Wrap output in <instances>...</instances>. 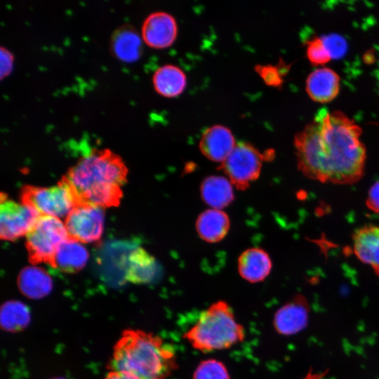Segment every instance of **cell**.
I'll return each mask as SVG.
<instances>
[{
	"label": "cell",
	"instance_id": "16",
	"mask_svg": "<svg viewBox=\"0 0 379 379\" xmlns=\"http://www.w3.org/2000/svg\"><path fill=\"white\" fill-rule=\"evenodd\" d=\"M340 90V77L333 69L323 67L314 70L306 80V91L316 102L334 99Z\"/></svg>",
	"mask_w": 379,
	"mask_h": 379
},
{
	"label": "cell",
	"instance_id": "22",
	"mask_svg": "<svg viewBox=\"0 0 379 379\" xmlns=\"http://www.w3.org/2000/svg\"><path fill=\"white\" fill-rule=\"evenodd\" d=\"M18 285L21 293L29 298H41L52 288L51 277L43 269L27 267L18 275Z\"/></svg>",
	"mask_w": 379,
	"mask_h": 379
},
{
	"label": "cell",
	"instance_id": "4",
	"mask_svg": "<svg viewBox=\"0 0 379 379\" xmlns=\"http://www.w3.org/2000/svg\"><path fill=\"white\" fill-rule=\"evenodd\" d=\"M195 349L211 352L227 349L245 337L244 327L234 317L230 306L218 300L203 311L197 323L183 336Z\"/></svg>",
	"mask_w": 379,
	"mask_h": 379
},
{
	"label": "cell",
	"instance_id": "20",
	"mask_svg": "<svg viewBox=\"0 0 379 379\" xmlns=\"http://www.w3.org/2000/svg\"><path fill=\"white\" fill-rule=\"evenodd\" d=\"M200 193L204 202L215 209L227 207L234 199L232 184L220 175L206 177L201 184Z\"/></svg>",
	"mask_w": 379,
	"mask_h": 379
},
{
	"label": "cell",
	"instance_id": "24",
	"mask_svg": "<svg viewBox=\"0 0 379 379\" xmlns=\"http://www.w3.org/2000/svg\"><path fill=\"white\" fill-rule=\"evenodd\" d=\"M193 379H230V375L222 362L215 359H207L199 364Z\"/></svg>",
	"mask_w": 379,
	"mask_h": 379
},
{
	"label": "cell",
	"instance_id": "14",
	"mask_svg": "<svg viewBox=\"0 0 379 379\" xmlns=\"http://www.w3.org/2000/svg\"><path fill=\"white\" fill-rule=\"evenodd\" d=\"M272 267L271 258L264 249L254 247L243 251L238 258L240 276L251 283L263 281L270 274Z\"/></svg>",
	"mask_w": 379,
	"mask_h": 379
},
{
	"label": "cell",
	"instance_id": "25",
	"mask_svg": "<svg viewBox=\"0 0 379 379\" xmlns=\"http://www.w3.org/2000/svg\"><path fill=\"white\" fill-rule=\"evenodd\" d=\"M306 53L310 62L315 65L325 64L331 59L321 38L310 39L307 44Z\"/></svg>",
	"mask_w": 379,
	"mask_h": 379
},
{
	"label": "cell",
	"instance_id": "13",
	"mask_svg": "<svg viewBox=\"0 0 379 379\" xmlns=\"http://www.w3.org/2000/svg\"><path fill=\"white\" fill-rule=\"evenodd\" d=\"M352 244L357 258L379 277V226L366 225L358 228L352 235Z\"/></svg>",
	"mask_w": 379,
	"mask_h": 379
},
{
	"label": "cell",
	"instance_id": "8",
	"mask_svg": "<svg viewBox=\"0 0 379 379\" xmlns=\"http://www.w3.org/2000/svg\"><path fill=\"white\" fill-rule=\"evenodd\" d=\"M102 208L78 204L71 210L65 220L69 238L80 243H93L100 240L103 232Z\"/></svg>",
	"mask_w": 379,
	"mask_h": 379
},
{
	"label": "cell",
	"instance_id": "23",
	"mask_svg": "<svg viewBox=\"0 0 379 379\" xmlns=\"http://www.w3.org/2000/svg\"><path fill=\"white\" fill-rule=\"evenodd\" d=\"M29 321V310L22 302L11 300L1 306V326L5 331H21L28 325Z\"/></svg>",
	"mask_w": 379,
	"mask_h": 379
},
{
	"label": "cell",
	"instance_id": "5",
	"mask_svg": "<svg viewBox=\"0 0 379 379\" xmlns=\"http://www.w3.org/2000/svg\"><path fill=\"white\" fill-rule=\"evenodd\" d=\"M25 237L29 261L51 265L58 248L69 237L60 218L41 215Z\"/></svg>",
	"mask_w": 379,
	"mask_h": 379
},
{
	"label": "cell",
	"instance_id": "32",
	"mask_svg": "<svg viewBox=\"0 0 379 379\" xmlns=\"http://www.w3.org/2000/svg\"><path fill=\"white\" fill-rule=\"evenodd\" d=\"M53 379H65V378H53Z\"/></svg>",
	"mask_w": 379,
	"mask_h": 379
},
{
	"label": "cell",
	"instance_id": "29",
	"mask_svg": "<svg viewBox=\"0 0 379 379\" xmlns=\"http://www.w3.org/2000/svg\"><path fill=\"white\" fill-rule=\"evenodd\" d=\"M366 205L371 211L379 213V181L371 187L366 200Z\"/></svg>",
	"mask_w": 379,
	"mask_h": 379
},
{
	"label": "cell",
	"instance_id": "15",
	"mask_svg": "<svg viewBox=\"0 0 379 379\" xmlns=\"http://www.w3.org/2000/svg\"><path fill=\"white\" fill-rule=\"evenodd\" d=\"M136 29L126 24L116 29L110 39V51L121 61L132 62L141 55L142 40Z\"/></svg>",
	"mask_w": 379,
	"mask_h": 379
},
{
	"label": "cell",
	"instance_id": "26",
	"mask_svg": "<svg viewBox=\"0 0 379 379\" xmlns=\"http://www.w3.org/2000/svg\"><path fill=\"white\" fill-rule=\"evenodd\" d=\"M321 39L331 58H341L346 53L347 44L340 35L330 34L323 36Z\"/></svg>",
	"mask_w": 379,
	"mask_h": 379
},
{
	"label": "cell",
	"instance_id": "30",
	"mask_svg": "<svg viewBox=\"0 0 379 379\" xmlns=\"http://www.w3.org/2000/svg\"><path fill=\"white\" fill-rule=\"evenodd\" d=\"M104 379H139L131 375L115 371H111Z\"/></svg>",
	"mask_w": 379,
	"mask_h": 379
},
{
	"label": "cell",
	"instance_id": "31",
	"mask_svg": "<svg viewBox=\"0 0 379 379\" xmlns=\"http://www.w3.org/2000/svg\"><path fill=\"white\" fill-rule=\"evenodd\" d=\"M322 377L321 374L310 373L302 379H321Z\"/></svg>",
	"mask_w": 379,
	"mask_h": 379
},
{
	"label": "cell",
	"instance_id": "1",
	"mask_svg": "<svg viewBox=\"0 0 379 379\" xmlns=\"http://www.w3.org/2000/svg\"><path fill=\"white\" fill-rule=\"evenodd\" d=\"M361 129L343 112L321 109L294 138L298 169L321 182L352 185L364 174Z\"/></svg>",
	"mask_w": 379,
	"mask_h": 379
},
{
	"label": "cell",
	"instance_id": "12",
	"mask_svg": "<svg viewBox=\"0 0 379 379\" xmlns=\"http://www.w3.org/2000/svg\"><path fill=\"white\" fill-rule=\"evenodd\" d=\"M236 145L234 137L228 128L222 125H214L204 131L199 147L208 159L222 164Z\"/></svg>",
	"mask_w": 379,
	"mask_h": 379
},
{
	"label": "cell",
	"instance_id": "28",
	"mask_svg": "<svg viewBox=\"0 0 379 379\" xmlns=\"http://www.w3.org/2000/svg\"><path fill=\"white\" fill-rule=\"evenodd\" d=\"M0 78L3 79L4 77L10 74L13 65V55L12 53L4 46H1L0 49Z\"/></svg>",
	"mask_w": 379,
	"mask_h": 379
},
{
	"label": "cell",
	"instance_id": "27",
	"mask_svg": "<svg viewBox=\"0 0 379 379\" xmlns=\"http://www.w3.org/2000/svg\"><path fill=\"white\" fill-rule=\"evenodd\" d=\"M255 70L262 79L265 84L274 87L280 86L282 84V72L278 67L271 65H258Z\"/></svg>",
	"mask_w": 379,
	"mask_h": 379
},
{
	"label": "cell",
	"instance_id": "2",
	"mask_svg": "<svg viewBox=\"0 0 379 379\" xmlns=\"http://www.w3.org/2000/svg\"><path fill=\"white\" fill-rule=\"evenodd\" d=\"M127 173L118 154L109 149H93L68 169L62 180L69 188L76 205L107 208L119 204Z\"/></svg>",
	"mask_w": 379,
	"mask_h": 379
},
{
	"label": "cell",
	"instance_id": "21",
	"mask_svg": "<svg viewBox=\"0 0 379 379\" xmlns=\"http://www.w3.org/2000/svg\"><path fill=\"white\" fill-rule=\"evenodd\" d=\"M152 83L158 94L166 98H174L184 91L187 79L185 72L178 67L165 65L155 71Z\"/></svg>",
	"mask_w": 379,
	"mask_h": 379
},
{
	"label": "cell",
	"instance_id": "19",
	"mask_svg": "<svg viewBox=\"0 0 379 379\" xmlns=\"http://www.w3.org/2000/svg\"><path fill=\"white\" fill-rule=\"evenodd\" d=\"M157 265L155 259L145 249L138 247L128 255L125 270V278L134 284L151 281L156 275Z\"/></svg>",
	"mask_w": 379,
	"mask_h": 379
},
{
	"label": "cell",
	"instance_id": "11",
	"mask_svg": "<svg viewBox=\"0 0 379 379\" xmlns=\"http://www.w3.org/2000/svg\"><path fill=\"white\" fill-rule=\"evenodd\" d=\"M309 314L310 306L306 298L298 294L275 313V330L284 335H294L307 326Z\"/></svg>",
	"mask_w": 379,
	"mask_h": 379
},
{
	"label": "cell",
	"instance_id": "9",
	"mask_svg": "<svg viewBox=\"0 0 379 379\" xmlns=\"http://www.w3.org/2000/svg\"><path fill=\"white\" fill-rule=\"evenodd\" d=\"M0 199L1 239L14 241L26 235L41 215L29 206L8 199L3 192Z\"/></svg>",
	"mask_w": 379,
	"mask_h": 379
},
{
	"label": "cell",
	"instance_id": "3",
	"mask_svg": "<svg viewBox=\"0 0 379 379\" xmlns=\"http://www.w3.org/2000/svg\"><path fill=\"white\" fill-rule=\"evenodd\" d=\"M176 366L173 349L160 337L127 329L114 347L108 368L139 379H166Z\"/></svg>",
	"mask_w": 379,
	"mask_h": 379
},
{
	"label": "cell",
	"instance_id": "10",
	"mask_svg": "<svg viewBox=\"0 0 379 379\" xmlns=\"http://www.w3.org/2000/svg\"><path fill=\"white\" fill-rule=\"evenodd\" d=\"M141 35L144 42L151 48H168L174 43L178 35L176 20L166 12L152 13L142 23Z\"/></svg>",
	"mask_w": 379,
	"mask_h": 379
},
{
	"label": "cell",
	"instance_id": "6",
	"mask_svg": "<svg viewBox=\"0 0 379 379\" xmlns=\"http://www.w3.org/2000/svg\"><path fill=\"white\" fill-rule=\"evenodd\" d=\"M20 200L40 215L58 218L67 217L76 205L69 188L62 180L49 187L25 185L22 188Z\"/></svg>",
	"mask_w": 379,
	"mask_h": 379
},
{
	"label": "cell",
	"instance_id": "18",
	"mask_svg": "<svg viewBox=\"0 0 379 379\" xmlns=\"http://www.w3.org/2000/svg\"><path fill=\"white\" fill-rule=\"evenodd\" d=\"M88 256L81 243L68 237L58 248L50 266L63 272L74 273L84 268Z\"/></svg>",
	"mask_w": 379,
	"mask_h": 379
},
{
	"label": "cell",
	"instance_id": "17",
	"mask_svg": "<svg viewBox=\"0 0 379 379\" xmlns=\"http://www.w3.org/2000/svg\"><path fill=\"white\" fill-rule=\"evenodd\" d=\"M230 227L229 216L220 209H207L198 216L196 221L198 235L208 243L220 241L227 234Z\"/></svg>",
	"mask_w": 379,
	"mask_h": 379
},
{
	"label": "cell",
	"instance_id": "7",
	"mask_svg": "<svg viewBox=\"0 0 379 379\" xmlns=\"http://www.w3.org/2000/svg\"><path fill=\"white\" fill-rule=\"evenodd\" d=\"M265 158L251 144L241 142L235 145L219 168L238 190H245L258 178Z\"/></svg>",
	"mask_w": 379,
	"mask_h": 379
}]
</instances>
